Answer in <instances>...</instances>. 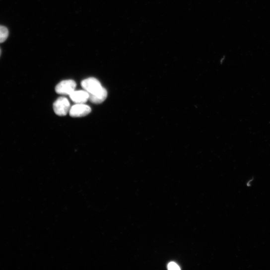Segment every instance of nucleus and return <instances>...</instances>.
<instances>
[{"instance_id": "nucleus-1", "label": "nucleus", "mask_w": 270, "mask_h": 270, "mask_svg": "<svg viewBox=\"0 0 270 270\" xmlns=\"http://www.w3.org/2000/svg\"><path fill=\"white\" fill-rule=\"evenodd\" d=\"M82 88L87 91L89 96H95L100 95L106 91L100 82L95 78H89L84 80L81 82Z\"/></svg>"}, {"instance_id": "nucleus-2", "label": "nucleus", "mask_w": 270, "mask_h": 270, "mask_svg": "<svg viewBox=\"0 0 270 270\" xmlns=\"http://www.w3.org/2000/svg\"><path fill=\"white\" fill-rule=\"evenodd\" d=\"M70 104L68 100L65 97L58 98L53 104L55 113L58 116H64L70 110Z\"/></svg>"}, {"instance_id": "nucleus-3", "label": "nucleus", "mask_w": 270, "mask_h": 270, "mask_svg": "<svg viewBox=\"0 0 270 270\" xmlns=\"http://www.w3.org/2000/svg\"><path fill=\"white\" fill-rule=\"evenodd\" d=\"M76 82L72 80H68L61 81L55 88L57 93L61 95H70L75 90Z\"/></svg>"}, {"instance_id": "nucleus-4", "label": "nucleus", "mask_w": 270, "mask_h": 270, "mask_svg": "<svg viewBox=\"0 0 270 270\" xmlns=\"http://www.w3.org/2000/svg\"><path fill=\"white\" fill-rule=\"evenodd\" d=\"M91 112V108L85 104H77L73 106L69 111L70 115L72 117H84Z\"/></svg>"}, {"instance_id": "nucleus-5", "label": "nucleus", "mask_w": 270, "mask_h": 270, "mask_svg": "<svg viewBox=\"0 0 270 270\" xmlns=\"http://www.w3.org/2000/svg\"><path fill=\"white\" fill-rule=\"evenodd\" d=\"M70 97L76 104H85L89 100V94L85 90L74 91Z\"/></svg>"}, {"instance_id": "nucleus-6", "label": "nucleus", "mask_w": 270, "mask_h": 270, "mask_svg": "<svg viewBox=\"0 0 270 270\" xmlns=\"http://www.w3.org/2000/svg\"><path fill=\"white\" fill-rule=\"evenodd\" d=\"M9 35V31L7 28L0 26V43L4 42Z\"/></svg>"}, {"instance_id": "nucleus-7", "label": "nucleus", "mask_w": 270, "mask_h": 270, "mask_svg": "<svg viewBox=\"0 0 270 270\" xmlns=\"http://www.w3.org/2000/svg\"><path fill=\"white\" fill-rule=\"evenodd\" d=\"M168 269L170 270H180V268L179 265L175 262H172L168 264Z\"/></svg>"}, {"instance_id": "nucleus-8", "label": "nucleus", "mask_w": 270, "mask_h": 270, "mask_svg": "<svg viewBox=\"0 0 270 270\" xmlns=\"http://www.w3.org/2000/svg\"><path fill=\"white\" fill-rule=\"evenodd\" d=\"M1 49H0V56H1Z\"/></svg>"}]
</instances>
